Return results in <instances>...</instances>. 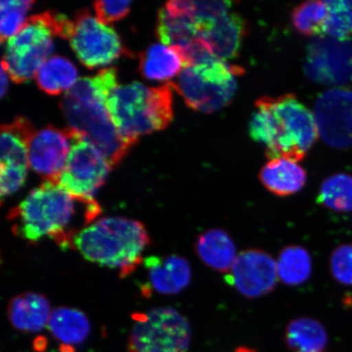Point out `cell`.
Segmentation results:
<instances>
[{"instance_id":"cell-15","label":"cell","mask_w":352,"mask_h":352,"mask_svg":"<svg viewBox=\"0 0 352 352\" xmlns=\"http://www.w3.org/2000/svg\"><path fill=\"white\" fill-rule=\"evenodd\" d=\"M144 261L148 276V287L143 290L144 294H151L152 290L162 294H176L190 283V265L179 255L151 256Z\"/></svg>"},{"instance_id":"cell-13","label":"cell","mask_w":352,"mask_h":352,"mask_svg":"<svg viewBox=\"0 0 352 352\" xmlns=\"http://www.w3.org/2000/svg\"><path fill=\"white\" fill-rule=\"evenodd\" d=\"M278 279L276 261L258 249L245 250L239 254L227 280L242 296L256 298L274 289Z\"/></svg>"},{"instance_id":"cell-6","label":"cell","mask_w":352,"mask_h":352,"mask_svg":"<svg viewBox=\"0 0 352 352\" xmlns=\"http://www.w3.org/2000/svg\"><path fill=\"white\" fill-rule=\"evenodd\" d=\"M74 29V21L60 13L30 16L19 32L8 39L2 67L13 82L30 80L54 51V37L70 39Z\"/></svg>"},{"instance_id":"cell-21","label":"cell","mask_w":352,"mask_h":352,"mask_svg":"<svg viewBox=\"0 0 352 352\" xmlns=\"http://www.w3.org/2000/svg\"><path fill=\"white\" fill-rule=\"evenodd\" d=\"M47 329L64 346H76L85 342L91 332L89 320L82 311L67 307L52 311Z\"/></svg>"},{"instance_id":"cell-22","label":"cell","mask_w":352,"mask_h":352,"mask_svg":"<svg viewBox=\"0 0 352 352\" xmlns=\"http://www.w3.org/2000/svg\"><path fill=\"white\" fill-rule=\"evenodd\" d=\"M186 68L182 56L174 47L153 44L140 56V69L148 80H166Z\"/></svg>"},{"instance_id":"cell-31","label":"cell","mask_w":352,"mask_h":352,"mask_svg":"<svg viewBox=\"0 0 352 352\" xmlns=\"http://www.w3.org/2000/svg\"><path fill=\"white\" fill-rule=\"evenodd\" d=\"M130 1H96L94 3L98 19L104 25L120 20L130 11Z\"/></svg>"},{"instance_id":"cell-14","label":"cell","mask_w":352,"mask_h":352,"mask_svg":"<svg viewBox=\"0 0 352 352\" xmlns=\"http://www.w3.org/2000/svg\"><path fill=\"white\" fill-rule=\"evenodd\" d=\"M76 132L47 126L34 132L29 144L28 164L45 179L56 180L63 171Z\"/></svg>"},{"instance_id":"cell-7","label":"cell","mask_w":352,"mask_h":352,"mask_svg":"<svg viewBox=\"0 0 352 352\" xmlns=\"http://www.w3.org/2000/svg\"><path fill=\"white\" fill-rule=\"evenodd\" d=\"M241 68L226 60L211 57L199 64L188 66L179 74L177 82H170L182 95L188 107L195 111L211 113L232 102L237 90V76Z\"/></svg>"},{"instance_id":"cell-5","label":"cell","mask_w":352,"mask_h":352,"mask_svg":"<svg viewBox=\"0 0 352 352\" xmlns=\"http://www.w3.org/2000/svg\"><path fill=\"white\" fill-rule=\"evenodd\" d=\"M173 87H148L133 82L117 86L107 100L110 117L126 140L166 129L173 120Z\"/></svg>"},{"instance_id":"cell-23","label":"cell","mask_w":352,"mask_h":352,"mask_svg":"<svg viewBox=\"0 0 352 352\" xmlns=\"http://www.w3.org/2000/svg\"><path fill=\"white\" fill-rule=\"evenodd\" d=\"M35 80L39 88L50 95L68 91L78 81L76 66L60 56H52L39 67Z\"/></svg>"},{"instance_id":"cell-30","label":"cell","mask_w":352,"mask_h":352,"mask_svg":"<svg viewBox=\"0 0 352 352\" xmlns=\"http://www.w3.org/2000/svg\"><path fill=\"white\" fill-rule=\"evenodd\" d=\"M330 270L338 283L352 285V245H342L333 250L330 257Z\"/></svg>"},{"instance_id":"cell-19","label":"cell","mask_w":352,"mask_h":352,"mask_svg":"<svg viewBox=\"0 0 352 352\" xmlns=\"http://www.w3.org/2000/svg\"><path fill=\"white\" fill-rule=\"evenodd\" d=\"M307 173L298 162L285 158L270 160L259 173L263 186L279 197L296 195L305 186Z\"/></svg>"},{"instance_id":"cell-20","label":"cell","mask_w":352,"mask_h":352,"mask_svg":"<svg viewBox=\"0 0 352 352\" xmlns=\"http://www.w3.org/2000/svg\"><path fill=\"white\" fill-rule=\"evenodd\" d=\"M195 250L201 262L220 272H230L237 257L234 241L227 232L219 228L198 236Z\"/></svg>"},{"instance_id":"cell-4","label":"cell","mask_w":352,"mask_h":352,"mask_svg":"<svg viewBox=\"0 0 352 352\" xmlns=\"http://www.w3.org/2000/svg\"><path fill=\"white\" fill-rule=\"evenodd\" d=\"M151 237L144 224L123 217L96 220L74 239V248L83 258L100 266L118 270L122 277L130 275L142 264Z\"/></svg>"},{"instance_id":"cell-9","label":"cell","mask_w":352,"mask_h":352,"mask_svg":"<svg viewBox=\"0 0 352 352\" xmlns=\"http://www.w3.org/2000/svg\"><path fill=\"white\" fill-rule=\"evenodd\" d=\"M112 168L103 154L76 132L67 161L56 182L74 199L88 204L95 201Z\"/></svg>"},{"instance_id":"cell-3","label":"cell","mask_w":352,"mask_h":352,"mask_svg":"<svg viewBox=\"0 0 352 352\" xmlns=\"http://www.w3.org/2000/svg\"><path fill=\"white\" fill-rule=\"evenodd\" d=\"M78 202L56 180L45 179L12 208L7 218L13 233L22 239L34 243L47 236L61 248H74L78 232L69 226Z\"/></svg>"},{"instance_id":"cell-10","label":"cell","mask_w":352,"mask_h":352,"mask_svg":"<svg viewBox=\"0 0 352 352\" xmlns=\"http://www.w3.org/2000/svg\"><path fill=\"white\" fill-rule=\"evenodd\" d=\"M305 72L312 82L343 86L352 82V41L318 37L307 47Z\"/></svg>"},{"instance_id":"cell-33","label":"cell","mask_w":352,"mask_h":352,"mask_svg":"<svg viewBox=\"0 0 352 352\" xmlns=\"http://www.w3.org/2000/svg\"><path fill=\"white\" fill-rule=\"evenodd\" d=\"M236 352H255L254 350L248 349V347H240Z\"/></svg>"},{"instance_id":"cell-18","label":"cell","mask_w":352,"mask_h":352,"mask_svg":"<svg viewBox=\"0 0 352 352\" xmlns=\"http://www.w3.org/2000/svg\"><path fill=\"white\" fill-rule=\"evenodd\" d=\"M52 311L43 294L26 292L12 299L8 316L12 327L24 333H38L47 327Z\"/></svg>"},{"instance_id":"cell-25","label":"cell","mask_w":352,"mask_h":352,"mask_svg":"<svg viewBox=\"0 0 352 352\" xmlns=\"http://www.w3.org/2000/svg\"><path fill=\"white\" fill-rule=\"evenodd\" d=\"M277 275L285 285L296 286L306 283L312 272L309 253L300 245H288L281 250L276 261Z\"/></svg>"},{"instance_id":"cell-8","label":"cell","mask_w":352,"mask_h":352,"mask_svg":"<svg viewBox=\"0 0 352 352\" xmlns=\"http://www.w3.org/2000/svg\"><path fill=\"white\" fill-rule=\"evenodd\" d=\"M131 352H186L191 341L188 321L171 307L153 308L133 316Z\"/></svg>"},{"instance_id":"cell-12","label":"cell","mask_w":352,"mask_h":352,"mask_svg":"<svg viewBox=\"0 0 352 352\" xmlns=\"http://www.w3.org/2000/svg\"><path fill=\"white\" fill-rule=\"evenodd\" d=\"M314 113L324 143L338 149L352 147V91L336 87L324 92Z\"/></svg>"},{"instance_id":"cell-28","label":"cell","mask_w":352,"mask_h":352,"mask_svg":"<svg viewBox=\"0 0 352 352\" xmlns=\"http://www.w3.org/2000/svg\"><path fill=\"white\" fill-rule=\"evenodd\" d=\"M325 2L329 13L324 34L340 41L350 39L352 35V1L331 0Z\"/></svg>"},{"instance_id":"cell-24","label":"cell","mask_w":352,"mask_h":352,"mask_svg":"<svg viewBox=\"0 0 352 352\" xmlns=\"http://www.w3.org/2000/svg\"><path fill=\"white\" fill-rule=\"evenodd\" d=\"M285 340L297 352H323L327 345V330L319 321L302 318L290 321Z\"/></svg>"},{"instance_id":"cell-16","label":"cell","mask_w":352,"mask_h":352,"mask_svg":"<svg viewBox=\"0 0 352 352\" xmlns=\"http://www.w3.org/2000/svg\"><path fill=\"white\" fill-rule=\"evenodd\" d=\"M34 132L32 123L24 118L1 126L0 173L28 175L29 144Z\"/></svg>"},{"instance_id":"cell-26","label":"cell","mask_w":352,"mask_h":352,"mask_svg":"<svg viewBox=\"0 0 352 352\" xmlns=\"http://www.w3.org/2000/svg\"><path fill=\"white\" fill-rule=\"evenodd\" d=\"M318 201L337 212L352 210V176L338 173L325 179L321 184Z\"/></svg>"},{"instance_id":"cell-1","label":"cell","mask_w":352,"mask_h":352,"mask_svg":"<svg viewBox=\"0 0 352 352\" xmlns=\"http://www.w3.org/2000/svg\"><path fill=\"white\" fill-rule=\"evenodd\" d=\"M118 86L116 68L78 79L60 102L69 129L94 144L112 167L120 164L134 143L118 131L109 116L107 100Z\"/></svg>"},{"instance_id":"cell-29","label":"cell","mask_w":352,"mask_h":352,"mask_svg":"<svg viewBox=\"0 0 352 352\" xmlns=\"http://www.w3.org/2000/svg\"><path fill=\"white\" fill-rule=\"evenodd\" d=\"M34 1L29 0H4L0 3V39H10L25 23L26 13Z\"/></svg>"},{"instance_id":"cell-32","label":"cell","mask_w":352,"mask_h":352,"mask_svg":"<svg viewBox=\"0 0 352 352\" xmlns=\"http://www.w3.org/2000/svg\"><path fill=\"white\" fill-rule=\"evenodd\" d=\"M8 73L3 67L1 69V96H4L7 91L8 87Z\"/></svg>"},{"instance_id":"cell-2","label":"cell","mask_w":352,"mask_h":352,"mask_svg":"<svg viewBox=\"0 0 352 352\" xmlns=\"http://www.w3.org/2000/svg\"><path fill=\"white\" fill-rule=\"evenodd\" d=\"M255 108L249 134L265 147L268 160L302 161L320 135L314 113L293 94L263 96Z\"/></svg>"},{"instance_id":"cell-27","label":"cell","mask_w":352,"mask_h":352,"mask_svg":"<svg viewBox=\"0 0 352 352\" xmlns=\"http://www.w3.org/2000/svg\"><path fill=\"white\" fill-rule=\"evenodd\" d=\"M325 1H308L294 8L292 20L298 33L307 37H322L328 19Z\"/></svg>"},{"instance_id":"cell-11","label":"cell","mask_w":352,"mask_h":352,"mask_svg":"<svg viewBox=\"0 0 352 352\" xmlns=\"http://www.w3.org/2000/svg\"><path fill=\"white\" fill-rule=\"evenodd\" d=\"M69 41L79 60L90 69L109 65L126 52L116 30L87 10L78 13Z\"/></svg>"},{"instance_id":"cell-17","label":"cell","mask_w":352,"mask_h":352,"mask_svg":"<svg viewBox=\"0 0 352 352\" xmlns=\"http://www.w3.org/2000/svg\"><path fill=\"white\" fill-rule=\"evenodd\" d=\"M245 32V21L230 10L214 22L200 42L210 54L227 61L239 54Z\"/></svg>"}]
</instances>
